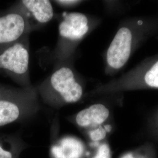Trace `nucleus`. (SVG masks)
<instances>
[{"label":"nucleus","mask_w":158,"mask_h":158,"mask_svg":"<svg viewBox=\"0 0 158 158\" xmlns=\"http://www.w3.org/2000/svg\"><path fill=\"white\" fill-rule=\"evenodd\" d=\"M29 35L0 50V75L9 77L23 88L33 87L29 70Z\"/></svg>","instance_id":"f257e3e1"},{"label":"nucleus","mask_w":158,"mask_h":158,"mask_svg":"<svg viewBox=\"0 0 158 158\" xmlns=\"http://www.w3.org/2000/svg\"><path fill=\"white\" fill-rule=\"evenodd\" d=\"M36 88L37 93L44 98L57 99L68 104L79 102L83 94L73 69L66 64L56 68Z\"/></svg>","instance_id":"f03ea898"},{"label":"nucleus","mask_w":158,"mask_h":158,"mask_svg":"<svg viewBox=\"0 0 158 158\" xmlns=\"http://www.w3.org/2000/svg\"><path fill=\"white\" fill-rule=\"evenodd\" d=\"M55 57L62 62L73 53L74 48L89 31V20L85 14L73 12L66 14L59 25Z\"/></svg>","instance_id":"7ed1b4c3"},{"label":"nucleus","mask_w":158,"mask_h":158,"mask_svg":"<svg viewBox=\"0 0 158 158\" xmlns=\"http://www.w3.org/2000/svg\"><path fill=\"white\" fill-rule=\"evenodd\" d=\"M37 94L34 86L23 88L0 83V127L19 118L23 102L35 99Z\"/></svg>","instance_id":"20e7f679"},{"label":"nucleus","mask_w":158,"mask_h":158,"mask_svg":"<svg viewBox=\"0 0 158 158\" xmlns=\"http://www.w3.org/2000/svg\"><path fill=\"white\" fill-rule=\"evenodd\" d=\"M30 33L28 22L21 13L11 7L0 12V50Z\"/></svg>","instance_id":"39448f33"},{"label":"nucleus","mask_w":158,"mask_h":158,"mask_svg":"<svg viewBox=\"0 0 158 158\" xmlns=\"http://www.w3.org/2000/svg\"><path fill=\"white\" fill-rule=\"evenodd\" d=\"M12 8L27 19L31 32L50 22L54 17L53 8L49 0H22Z\"/></svg>","instance_id":"423d86ee"},{"label":"nucleus","mask_w":158,"mask_h":158,"mask_svg":"<svg viewBox=\"0 0 158 158\" xmlns=\"http://www.w3.org/2000/svg\"><path fill=\"white\" fill-rule=\"evenodd\" d=\"M132 38L129 29L123 27L118 31L107 52V62L110 68L118 69L124 66L130 56Z\"/></svg>","instance_id":"0eeeda50"},{"label":"nucleus","mask_w":158,"mask_h":158,"mask_svg":"<svg viewBox=\"0 0 158 158\" xmlns=\"http://www.w3.org/2000/svg\"><path fill=\"white\" fill-rule=\"evenodd\" d=\"M109 115L110 111L105 106L96 104L77 113L76 121L81 127L96 126L105 122Z\"/></svg>","instance_id":"6e6552de"},{"label":"nucleus","mask_w":158,"mask_h":158,"mask_svg":"<svg viewBox=\"0 0 158 158\" xmlns=\"http://www.w3.org/2000/svg\"><path fill=\"white\" fill-rule=\"evenodd\" d=\"M145 81L148 85L158 88V61L145 74Z\"/></svg>","instance_id":"1a4fd4ad"},{"label":"nucleus","mask_w":158,"mask_h":158,"mask_svg":"<svg viewBox=\"0 0 158 158\" xmlns=\"http://www.w3.org/2000/svg\"><path fill=\"white\" fill-rule=\"evenodd\" d=\"M92 158H111L110 147L107 144H102L99 147L96 155Z\"/></svg>","instance_id":"9d476101"},{"label":"nucleus","mask_w":158,"mask_h":158,"mask_svg":"<svg viewBox=\"0 0 158 158\" xmlns=\"http://www.w3.org/2000/svg\"><path fill=\"white\" fill-rule=\"evenodd\" d=\"M106 135V130L102 127L92 131L90 133L91 138L94 141H98L103 139Z\"/></svg>","instance_id":"9b49d317"},{"label":"nucleus","mask_w":158,"mask_h":158,"mask_svg":"<svg viewBox=\"0 0 158 158\" xmlns=\"http://www.w3.org/2000/svg\"><path fill=\"white\" fill-rule=\"evenodd\" d=\"M81 1L77 0H59V1H55L57 4L63 7H73L74 6L77 5L79 3L81 2Z\"/></svg>","instance_id":"f8f14e48"},{"label":"nucleus","mask_w":158,"mask_h":158,"mask_svg":"<svg viewBox=\"0 0 158 158\" xmlns=\"http://www.w3.org/2000/svg\"><path fill=\"white\" fill-rule=\"evenodd\" d=\"M0 158H13L12 153L5 149L0 143Z\"/></svg>","instance_id":"ddd939ff"}]
</instances>
